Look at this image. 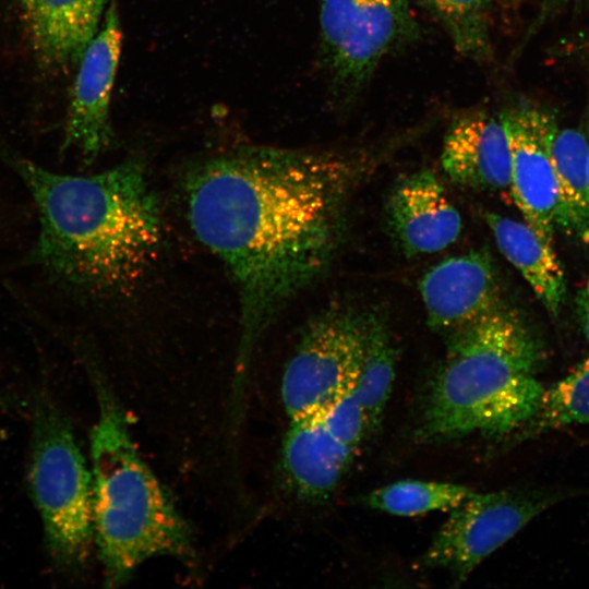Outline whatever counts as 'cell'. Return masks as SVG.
I'll return each mask as SVG.
<instances>
[{
  "mask_svg": "<svg viewBox=\"0 0 589 589\" xmlns=\"http://www.w3.org/2000/svg\"><path fill=\"white\" fill-rule=\"evenodd\" d=\"M37 57L47 65L79 62L109 0H16Z\"/></svg>",
  "mask_w": 589,
  "mask_h": 589,
  "instance_id": "obj_15",
  "label": "cell"
},
{
  "mask_svg": "<svg viewBox=\"0 0 589 589\" xmlns=\"http://www.w3.org/2000/svg\"><path fill=\"white\" fill-rule=\"evenodd\" d=\"M321 413L330 435L358 455L369 435V429L353 387L322 409Z\"/></svg>",
  "mask_w": 589,
  "mask_h": 589,
  "instance_id": "obj_22",
  "label": "cell"
},
{
  "mask_svg": "<svg viewBox=\"0 0 589 589\" xmlns=\"http://www.w3.org/2000/svg\"><path fill=\"white\" fill-rule=\"evenodd\" d=\"M386 216L394 239L408 256L440 252L461 232V217L437 177L420 170L393 188Z\"/></svg>",
  "mask_w": 589,
  "mask_h": 589,
  "instance_id": "obj_12",
  "label": "cell"
},
{
  "mask_svg": "<svg viewBox=\"0 0 589 589\" xmlns=\"http://www.w3.org/2000/svg\"><path fill=\"white\" fill-rule=\"evenodd\" d=\"M589 143L574 129L555 130L552 161L557 183L556 228L589 242Z\"/></svg>",
  "mask_w": 589,
  "mask_h": 589,
  "instance_id": "obj_17",
  "label": "cell"
},
{
  "mask_svg": "<svg viewBox=\"0 0 589 589\" xmlns=\"http://www.w3.org/2000/svg\"><path fill=\"white\" fill-rule=\"evenodd\" d=\"M3 404L2 396L0 395V406Z\"/></svg>",
  "mask_w": 589,
  "mask_h": 589,
  "instance_id": "obj_25",
  "label": "cell"
},
{
  "mask_svg": "<svg viewBox=\"0 0 589 589\" xmlns=\"http://www.w3.org/2000/svg\"><path fill=\"white\" fill-rule=\"evenodd\" d=\"M589 143V140H588ZM588 180H589V153H588V163H587Z\"/></svg>",
  "mask_w": 589,
  "mask_h": 589,
  "instance_id": "obj_24",
  "label": "cell"
},
{
  "mask_svg": "<svg viewBox=\"0 0 589 589\" xmlns=\"http://www.w3.org/2000/svg\"><path fill=\"white\" fill-rule=\"evenodd\" d=\"M36 204L33 257L63 284L95 296L131 292L164 237L158 197L140 159L94 175L53 172L0 148Z\"/></svg>",
  "mask_w": 589,
  "mask_h": 589,
  "instance_id": "obj_2",
  "label": "cell"
},
{
  "mask_svg": "<svg viewBox=\"0 0 589 589\" xmlns=\"http://www.w3.org/2000/svg\"><path fill=\"white\" fill-rule=\"evenodd\" d=\"M575 303L578 322L585 337L589 341V277L579 289Z\"/></svg>",
  "mask_w": 589,
  "mask_h": 589,
  "instance_id": "obj_23",
  "label": "cell"
},
{
  "mask_svg": "<svg viewBox=\"0 0 589 589\" xmlns=\"http://www.w3.org/2000/svg\"><path fill=\"white\" fill-rule=\"evenodd\" d=\"M576 424H589V354L565 377L544 388L537 411L513 436L524 441Z\"/></svg>",
  "mask_w": 589,
  "mask_h": 589,
  "instance_id": "obj_19",
  "label": "cell"
},
{
  "mask_svg": "<svg viewBox=\"0 0 589 589\" xmlns=\"http://www.w3.org/2000/svg\"><path fill=\"white\" fill-rule=\"evenodd\" d=\"M366 318L365 346L353 390L371 434L381 421L393 388L396 350L384 316L372 311L366 313Z\"/></svg>",
  "mask_w": 589,
  "mask_h": 589,
  "instance_id": "obj_18",
  "label": "cell"
},
{
  "mask_svg": "<svg viewBox=\"0 0 589 589\" xmlns=\"http://www.w3.org/2000/svg\"><path fill=\"white\" fill-rule=\"evenodd\" d=\"M423 399L417 434L428 443L514 435L534 414L543 385L540 340L504 302L448 332Z\"/></svg>",
  "mask_w": 589,
  "mask_h": 589,
  "instance_id": "obj_3",
  "label": "cell"
},
{
  "mask_svg": "<svg viewBox=\"0 0 589 589\" xmlns=\"http://www.w3.org/2000/svg\"><path fill=\"white\" fill-rule=\"evenodd\" d=\"M359 170L336 154L254 145L212 156L188 176L189 224L237 290V390L261 337L329 266Z\"/></svg>",
  "mask_w": 589,
  "mask_h": 589,
  "instance_id": "obj_1",
  "label": "cell"
},
{
  "mask_svg": "<svg viewBox=\"0 0 589 589\" xmlns=\"http://www.w3.org/2000/svg\"><path fill=\"white\" fill-rule=\"evenodd\" d=\"M320 28L334 82L353 91L411 37L414 21L407 0H320Z\"/></svg>",
  "mask_w": 589,
  "mask_h": 589,
  "instance_id": "obj_8",
  "label": "cell"
},
{
  "mask_svg": "<svg viewBox=\"0 0 589 589\" xmlns=\"http://www.w3.org/2000/svg\"><path fill=\"white\" fill-rule=\"evenodd\" d=\"M27 482L45 543L64 570L81 567L94 542L93 484L71 423L46 394L33 409Z\"/></svg>",
  "mask_w": 589,
  "mask_h": 589,
  "instance_id": "obj_5",
  "label": "cell"
},
{
  "mask_svg": "<svg viewBox=\"0 0 589 589\" xmlns=\"http://www.w3.org/2000/svg\"><path fill=\"white\" fill-rule=\"evenodd\" d=\"M510 151V196L525 221L546 242L556 229L557 183L552 141L553 117L531 104H518L500 116Z\"/></svg>",
  "mask_w": 589,
  "mask_h": 589,
  "instance_id": "obj_9",
  "label": "cell"
},
{
  "mask_svg": "<svg viewBox=\"0 0 589 589\" xmlns=\"http://www.w3.org/2000/svg\"><path fill=\"white\" fill-rule=\"evenodd\" d=\"M441 165L458 185L510 194V151L501 118L484 111L456 118L444 139Z\"/></svg>",
  "mask_w": 589,
  "mask_h": 589,
  "instance_id": "obj_13",
  "label": "cell"
},
{
  "mask_svg": "<svg viewBox=\"0 0 589 589\" xmlns=\"http://www.w3.org/2000/svg\"><path fill=\"white\" fill-rule=\"evenodd\" d=\"M494 0H424L443 24L455 49L482 61L491 52L490 21Z\"/></svg>",
  "mask_w": 589,
  "mask_h": 589,
  "instance_id": "obj_21",
  "label": "cell"
},
{
  "mask_svg": "<svg viewBox=\"0 0 589 589\" xmlns=\"http://www.w3.org/2000/svg\"><path fill=\"white\" fill-rule=\"evenodd\" d=\"M472 490L466 485L424 480H400L371 491L363 502L372 509L410 517L450 510Z\"/></svg>",
  "mask_w": 589,
  "mask_h": 589,
  "instance_id": "obj_20",
  "label": "cell"
},
{
  "mask_svg": "<svg viewBox=\"0 0 589 589\" xmlns=\"http://www.w3.org/2000/svg\"><path fill=\"white\" fill-rule=\"evenodd\" d=\"M484 220L502 254L518 269L548 312L557 315L566 283L553 244L539 237L526 221L493 212H485Z\"/></svg>",
  "mask_w": 589,
  "mask_h": 589,
  "instance_id": "obj_16",
  "label": "cell"
},
{
  "mask_svg": "<svg viewBox=\"0 0 589 589\" xmlns=\"http://www.w3.org/2000/svg\"><path fill=\"white\" fill-rule=\"evenodd\" d=\"M428 324L450 332L489 313L503 301L491 254L472 250L444 260L419 283Z\"/></svg>",
  "mask_w": 589,
  "mask_h": 589,
  "instance_id": "obj_11",
  "label": "cell"
},
{
  "mask_svg": "<svg viewBox=\"0 0 589 589\" xmlns=\"http://www.w3.org/2000/svg\"><path fill=\"white\" fill-rule=\"evenodd\" d=\"M97 420L91 432L94 542L105 584L127 581L145 561L187 556L189 528L140 456L109 386L95 378Z\"/></svg>",
  "mask_w": 589,
  "mask_h": 589,
  "instance_id": "obj_4",
  "label": "cell"
},
{
  "mask_svg": "<svg viewBox=\"0 0 589 589\" xmlns=\"http://www.w3.org/2000/svg\"><path fill=\"white\" fill-rule=\"evenodd\" d=\"M570 493L551 489L472 491L449 510L420 563L464 580L531 520Z\"/></svg>",
  "mask_w": 589,
  "mask_h": 589,
  "instance_id": "obj_7",
  "label": "cell"
},
{
  "mask_svg": "<svg viewBox=\"0 0 589 589\" xmlns=\"http://www.w3.org/2000/svg\"><path fill=\"white\" fill-rule=\"evenodd\" d=\"M356 456L330 435L321 410L289 421L281 466L288 483L300 498L323 501L329 497Z\"/></svg>",
  "mask_w": 589,
  "mask_h": 589,
  "instance_id": "obj_14",
  "label": "cell"
},
{
  "mask_svg": "<svg viewBox=\"0 0 589 589\" xmlns=\"http://www.w3.org/2000/svg\"><path fill=\"white\" fill-rule=\"evenodd\" d=\"M121 43L119 15L111 1L79 60L65 123L64 148L77 149L87 163L112 141L109 111Z\"/></svg>",
  "mask_w": 589,
  "mask_h": 589,
  "instance_id": "obj_10",
  "label": "cell"
},
{
  "mask_svg": "<svg viewBox=\"0 0 589 589\" xmlns=\"http://www.w3.org/2000/svg\"><path fill=\"white\" fill-rule=\"evenodd\" d=\"M366 313L334 303L305 326L281 381L290 420L325 409L354 387L366 339Z\"/></svg>",
  "mask_w": 589,
  "mask_h": 589,
  "instance_id": "obj_6",
  "label": "cell"
}]
</instances>
